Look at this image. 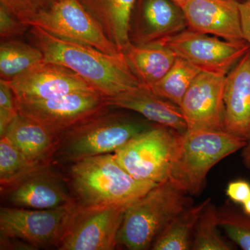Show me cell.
Returning <instances> with one entry per match:
<instances>
[{"instance_id": "obj_1", "label": "cell", "mask_w": 250, "mask_h": 250, "mask_svg": "<svg viewBox=\"0 0 250 250\" xmlns=\"http://www.w3.org/2000/svg\"><path fill=\"white\" fill-rule=\"evenodd\" d=\"M29 37L40 49L44 62L70 69L104 98H111L140 85L123 53L113 55L89 45L61 39L31 26Z\"/></svg>"}, {"instance_id": "obj_2", "label": "cell", "mask_w": 250, "mask_h": 250, "mask_svg": "<svg viewBox=\"0 0 250 250\" xmlns=\"http://www.w3.org/2000/svg\"><path fill=\"white\" fill-rule=\"evenodd\" d=\"M70 177L77 203L83 207L129 205L158 184L135 179L113 153L72 162Z\"/></svg>"}, {"instance_id": "obj_3", "label": "cell", "mask_w": 250, "mask_h": 250, "mask_svg": "<svg viewBox=\"0 0 250 250\" xmlns=\"http://www.w3.org/2000/svg\"><path fill=\"white\" fill-rule=\"evenodd\" d=\"M109 108L108 106L61 134L57 155L72 163L114 153L153 126L119 109Z\"/></svg>"}, {"instance_id": "obj_4", "label": "cell", "mask_w": 250, "mask_h": 250, "mask_svg": "<svg viewBox=\"0 0 250 250\" xmlns=\"http://www.w3.org/2000/svg\"><path fill=\"white\" fill-rule=\"evenodd\" d=\"M192 202L188 194L172 181L158 184L126 208L118 233V246L129 250L149 249L171 220Z\"/></svg>"}, {"instance_id": "obj_5", "label": "cell", "mask_w": 250, "mask_h": 250, "mask_svg": "<svg viewBox=\"0 0 250 250\" xmlns=\"http://www.w3.org/2000/svg\"><path fill=\"white\" fill-rule=\"evenodd\" d=\"M247 143L225 131H187L181 136L168 179L189 195H197L212 167Z\"/></svg>"}, {"instance_id": "obj_6", "label": "cell", "mask_w": 250, "mask_h": 250, "mask_svg": "<svg viewBox=\"0 0 250 250\" xmlns=\"http://www.w3.org/2000/svg\"><path fill=\"white\" fill-rule=\"evenodd\" d=\"M182 134L156 125L113 154L120 165L136 180L161 183L168 180Z\"/></svg>"}, {"instance_id": "obj_7", "label": "cell", "mask_w": 250, "mask_h": 250, "mask_svg": "<svg viewBox=\"0 0 250 250\" xmlns=\"http://www.w3.org/2000/svg\"><path fill=\"white\" fill-rule=\"evenodd\" d=\"M78 207L77 202L53 209L3 207L0 209V236L17 238L35 250L58 248Z\"/></svg>"}, {"instance_id": "obj_8", "label": "cell", "mask_w": 250, "mask_h": 250, "mask_svg": "<svg viewBox=\"0 0 250 250\" xmlns=\"http://www.w3.org/2000/svg\"><path fill=\"white\" fill-rule=\"evenodd\" d=\"M18 112L61 134L108 106L99 93H75L44 100L15 97Z\"/></svg>"}, {"instance_id": "obj_9", "label": "cell", "mask_w": 250, "mask_h": 250, "mask_svg": "<svg viewBox=\"0 0 250 250\" xmlns=\"http://www.w3.org/2000/svg\"><path fill=\"white\" fill-rule=\"evenodd\" d=\"M201 71L226 76L248 52L246 41H230L187 29L157 41Z\"/></svg>"}, {"instance_id": "obj_10", "label": "cell", "mask_w": 250, "mask_h": 250, "mask_svg": "<svg viewBox=\"0 0 250 250\" xmlns=\"http://www.w3.org/2000/svg\"><path fill=\"white\" fill-rule=\"evenodd\" d=\"M129 205L83 207L78 204L75 214L57 249H116L118 246V233Z\"/></svg>"}, {"instance_id": "obj_11", "label": "cell", "mask_w": 250, "mask_h": 250, "mask_svg": "<svg viewBox=\"0 0 250 250\" xmlns=\"http://www.w3.org/2000/svg\"><path fill=\"white\" fill-rule=\"evenodd\" d=\"M61 39L89 45L105 53L123 52L104 34L98 22L78 0H57L30 23Z\"/></svg>"}, {"instance_id": "obj_12", "label": "cell", "mask_w": 250, "mask_h": 250, "mask_svg": "<svg viewBox=\"0 0 250 250\" xmlns=\"http://www.w3.org/2000/svg\"><path fill=\"white\" fill-rule=\"evenodd\" d=\"M225 76L202 71L184 95L180 108L187 131H224Z\"/></svg>"}, {"instance_id": "obj_13", "label": "cell", "mask_w": 250, "mask_h": 250, "mask_svg": "<svg viewBox=\"0 0 250 250\" xmlns=\"http://www.w3.org/2000/svg\"><path fill=\"white\" fill-rule=\"evenodd\" d=\"M9 83L18 98L44 100L75 93H99L70 69L44 61Z\"/></svg>"}, {"instance_id": "obj_14", "label": "cell", "mask_w": 250, "mask_h": 250, "mask_svg": "<svg viewBox=\"0 0 250 250\" xmlns=\"http://www.w3.org/2000/svg\"><path fill=\"white\" fill-rule=\"evenodd\" d=\"M1 191L10 205L16 208L53 209L76 202L47 164L33 169Z\"/></svg>"}, {"instance_id": "obj_15", "label": "cell", "mask_w": 250, "mask_h": 250, "mask_svg": "<svg viewBox=\"0 0 250 250\" xmlns=\"http://www.w3.org/2000/svg\"><path fill=\"white\" fill-rule=\"evenodd\" d=\"M188 29L182 7L172 0H137L130 22L135 45L152 43Z\"/></svg>"}, {"instance_id": "obj_16", "label": "cell", "mask_w": 250, "mask_h": 250, "mask_svg": "<svg viewBox=\"0 0 250 250\" xmlns=\"http://www.w3.org/2000/svg\"><path fill=\"white\" fill-rule=\"evenodd\" d=\"M238 0H189L183 9L188 29L224 40L245 41Z\"/></svg>"}, {"instance_id": "obj_17", "label": "cell", "mask_w": 250, "mask_h": 250, "mask_svg": "<svg viewBox=\"0 0 250 250\" xmlns=\"http://www.w3.org/2000/svg\"><path fill=\"white\" fill-rule=\"evenodd\" d=\"M224 131L250 139V49L225 76Z\"/></svg>"}, {"instance_id": "obj_18", "label": "cell", "mask_w": 250, "mask_h": 250, "mask_svg": "<svg viewBox=\"0 0 250 250\" xmlns=\"http://www.w3.org/2000/svg\"><path fill=\"white\" fill-rule=\"evenodd\" d=\"M105 103L112 108L139 113L148 121L181 134L187 131V123L179 106L156 95L146 85L140 84L116 96L105 98Z\"/></svg>"}, {"instance_id": "obj_19", "label": "cell", "mask_w": 250, "mask_h": 250, "mask_svg": "<svg viewBox=\"0 0 250 250\" xmlns=\"http://www.w3.org/2000/svg\"><path fill=\"white\" fill-rule=\"evenodd\" d=\"M3 136L7 138L29 162L36 166L47 164L49 157L57 150L60 137L38 122L19 113Z\"/></svg>"}, {"instance_id": "obj_20", "label": "cell", "mask_w": 250, "mask_h": 250, "mask_svg": "<svg viewBox=\"0 0 250 250\" xmlns=\"http://www.w3.org/2000/svg\"><path fill=\"white\" fill-rule=\"evenodd\" d=\"M104 34L123 52L131 43L130 22L137 0H78Z\"/></svg>"}, {"instance_id": "obj_21", "label": "cell", "mask_w": 250, "mask_h": 250, "mask_svg": "<svg viewBox=\"0 0 250 250\" xmlns=\"http://www.w3.org/2000/svg\"><path fill=\"white\" fill-rule=\"evenodd\" d=\"M123 53L140 84L149 88L165 76L177 58L170 47L160 42L143 45L130 43Z\"/></svg>"}, {"instance_id": "obj_22", "label": "cell", "mask_w": 250, "mask_h": 250, "mask_svg": "<svg viewBox=\"0 0 250 250\" xmlns=\"http://www.w3.org/2000/svg\"><path fill=\"white\" fill-rule=\"evenodd\" d=\"M210 199L187 207L164 228L152 246L154 250H191L194 233L199 219Z\"/></svg>"}, {"instance_id": "obj_23", "label": "cell", "mask_w": 250, "mask_h": 250, "mask_svg": "<svg viewBox=\"0 0 250 250\" xmlns=\"http://www.w3.org/2000/svg\"><path fill=\"white\" fill-rule=\"evenodd\" d=\"M43 61V54L35 45L14 39L1 41L0 44L1 80L9 82Z\"/></svg>"}, {"instance_id": "obj_24", "label": "cell", "mask_w": 250, "mask_h": 250, "mask_svg": "<svg viewBox=\"0 0 250 250\" xmlns=\"http://www.w3.org/2000/svg\"><path fill=\"white\" fill-rule=\"evenodd\" d=\"M201 72L186 59L177 57L165 76L150 88L156 95L180 106L187 90Z\"/></svg>"}, {"instance_id": "obj_25", "label": "cell", "mask_w": 250, "mask_h": 250, "mask_svg": "<svg viewBox=\"0 0 250 250\" xmlns=\"http://www.w3.org/2000/svg\"><path fill=\"white\" fill-rule=\"evenodd\" d=\"M218 209L210 202L199 219L194 233L191 250H231L232 247L220 236L218 231Z\"/></svg>"}, {"instance_id": "obj_26", "label": "cell", "mask_w": 250, "mask_h": 250, "mask_svg": "<svg viewBox=\"0 0 250 250\" xmlns=\"http://www.w3.org/2000/svg\"><path fill=\"white\" fill-rule=\"evenodd\" d=\"M42 166V165H41ZM33 165L7 138L0 140V183L7 187L23 175L39 167Z\"/></svg>"}, {"instance_id": "obj_27", "label": "cell", "mask_w": 250, "mask_h": 250, "mask_svg": "<svg viewBox=\"0 0 250 250\" xmlns=\"http://www.w3.org/2000/svg\"><path fill=\"white\" fill-rule=\"evenodd\" d=\"M218 216L219 228L230 240L242 250H250V215L225 207L218 210Z\"/></svg>"}, {"instance_id": "obj_28", "label": "cell", "mask_w": 250, "mask_h": 250, "mask_svg": "<svg viewBox=\"0 0 250 250\" xmlns=\"http://www.w3.org/2000/svg\"><path fill=\"white\" fill-rule=\"evenodd\" d=\"M57 0H0V5L6 8L19 21L30 27V23L52 7Z\"/></svg>"}, {"instance_id": "obj_29", "label": "cell", "mask_w": 250, "mask_h": 250, "mask_svg": "<svg viewBox=\"0 0 250 250\" xmlns=\"http://www.w3.org/2000/svg\"><path fill=\"white\" fill-rule=\"evenodd\" d=\"M18 113L14 93L9 82L0 80V138L4 136Z\"/></svg>"}, {"instance_id": "obj_30", "label": "cell", "mask_w": 250, "mask_h": 250, "mask_svg": "<svg viewBox=\"0 0 250 250\" xmlns=\"http://www.w3.org/2000/svg\"><path fill=\"white\" fill-rule=\"evenodd\" d=\"M30 28L15 17L0 5V36L1 39H12L22 36Z\"/></svg>"}, {"instance_id": "obj_31", "label": "cell", "mask_w": 250, "mask_h": 250, "mask_svg": "<svg viewBox=\"0 0 250 250\" xmlns=\"http://www.w3.org/2000/svg\"><path fill=\"white\" fill-rule=\"evenodd\" d=\"M226 194L234 203L243 205L250 195V183L248 181L238 179L228 184Z\"/></svg>"}, {"instance_id": "obj_32", "label": "cell", "mask_w": 250, "mask_h": 250, "mask_svg": "<svg viewBox=\"0 0 250 250\" xmlns=\"http://www.w3.org/2000/svg\"><path fill=\"white\" fill-rule=\"evenodd\" d=\"M241 14V27L244 40L250 46V0L238 1Z\"/></svg>"}, {"instance_id": "obj_33", "label": "cell", "mask_w": 250, "mask_h": 250, "mask_svg": "<svg viewBox=\"0 0 250 250\" xmlns=\"http://www.w3.org/2000/svg\"><path fill=\"white\" fill-rule=\"evenodd\" d=\"M1 250H35L31 245L17 238L0 237Z\"/></svg>"}, {"instance_id": "obj_34", "label": "cell", "mask_w": 250, "mask_h": 250, "mask_svg": "<svg viewBox=\"0 0 250 250\" xmlns=\"http://www.w3.org/2000/svg\"><path fill=\"white\" fill-rule=\"evenodd\" d=\"M242 149H243L242 158H243V164L248 168L250 169V139L248 140L246 146Z\"/></svg>"}, {"instance_id": "obj_35", "label": "cell", "mask_w": 250, "mask_h": 250, "mask_svg": "<svg viewBox=\"0 0 250 250\" xmlns=\"http://www.w3.org/2000/svg\"><path fill=\"white\" fill-rule=\"evenodd\" d=\"M242 207H243V212L246 214L250 215V195L246 201L243 202Z\"/></svg>"}, {"instance_id": "obj_36", "label": "cell", "mask_w": 250, "mask_h": 250, "mask_svg": "<svg viewBox=\"0 0 250 250\" xmlns=\"http://www.w3.org/2000/svg\"><path fill=\"white\" fill-rule=\"evenodd\" d=\"M172 1H174L175 4H177V5H179L180 7H183L184 5L187 4L188 1H189V0H172Z\"/></svg>"}, {"instance_id": "obj_37", "label": "cell", "mask_w": 250, "mask_h": 250, "mask_svg": "<svg viewBox=\"0 0 250 250\" xmlns=\"http://www.w3.org/2000/svg\"><path fill=\"white\" fill-rule=\"evenodd\" d=\"M238 1H242V0H238Z\"/></svg>"}]
</instances>
